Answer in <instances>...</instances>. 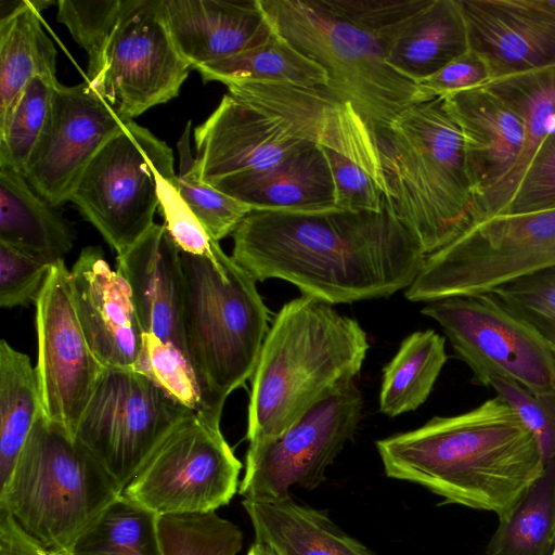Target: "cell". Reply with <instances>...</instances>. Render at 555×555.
<instances>
[{
  "mask_svg": "<svg viewBox=\"0 0 555 555\" xmlns=\"http://www.w3.org/2000/svg\"><path fill=\"white\" fill-rule=\"evenodd\" d=\"M172 173L168 144L129 120L93 158L69 201L119 256L155 224L159 180Z\"/></svg>",
  "mask_w": 555,
  "mask_h": 555,
  "instance_id": "9",
  "label": "cell"
},
{
  "mask_svg": "<svg viewBox=\"0 0 555 555\" xmlns=\"http://www.w3.org/2000/svg\"><path fill=\"white\" fill-rule=\"evenodd\" d=\"M421 312L441 326L475 384L502 377L535 395L555 389V351L490 293L427 302Z\"/></svg>",
  "mask_w": 555,
  "mask_h": 555,
  "instance_id": "12",
  "label": "cell"
},
{
  "mask_svg": "<svg viewBox=\"0 0 555 555\" xmlns=\"http://www.w3.org/2000/svg\"><path fill=\"white\" fill-rule=\"evenodd\" d=\"M241 470L220 424L192 412L163 437L122 493L158 516L214 512L237 492Z\"/></svg>",
  "mask_w": 555,
  "mask_h": 555,
  "instance_id": "10",
  "label": "cell"
},
{
  "mask_svg": "<svg viewBox=\"0 0 555 555\" xmlns=\"http://www.w3.org/2000/svg\"><path fill=\"white\" fill-rule=\"evenodd\" d=\"M191 120L178 142V188L181 196L201 221L207 233L217 242L233 234L253 208L203 181L201 167L191 152Z\"/></svg>",
  "mask_w": 555,
  "mask_h": 555,
  "instance_id": "36",
  "label": "cell"
},
{
  "mask_svg": "<svg viewBox=\"0 0 555 555\" xmlns=\"http://www.w3.org/2000/svg\"><path fill=\"white\" fill-rule=\"evenodd\" d=\"M555 208V128L542 142L500 215Z\"/></svg>",
  "mask_w": 555,
  "mask_h": 555,
  "instance_id": "45",
  "label": "cell"
},
{
  "mask_svg": "<svg viewBox=\"0 0 555 555\" xmlns=\"http://www.w3.org/2000/svg\"><path fill=\"white\" fill-rule=\"evenodd\" d=\"M232 236L231 258L256 282L280 279L332 306L406 289L426 258L387 198L378 212L253 210Z\"/></svg>",
  "mask_w": 555,
  "mask_h": 555,
  "instance_id": "1",
  "label": "cell"
},
{
  "mask_svg": "<svg viewBox=\"0 0 555 555\" xmlns=\"http://www.w3.org/2000/svg\"><path fill=\"white\" fill-rule=\"evenodd\" d=\"M469 50L492 79L555 66L553 0H459Z\"/></svg>",
  "mask_w": 555,
  "mask_h": 555,
  "instance_id": "19",
  "label": "cell"
},
{
  "mask_svg": "<svg viewBox=\"0 0 555 555\" xmlns=\"http://www.w3.org/2000/svg\"><path fill=\"white\" fill-rule=\"evenodd\" d=\"M492 79L486 62L468 50L438 72L416 82L413 104L486 85Z\"/></svg>",
  "mask_w": 555,
  "mask_h": 555,
  "instance_id": "47",
  "label": "cell"
},
{
  "mask_svg": "<svg viewBox=\"0 0 555 555\" xmlns=\"http://www.w3.org/2000/svg\"><path fill=\"white\" fill-rule=\"evenodd\" d=\"M486 387L492 388L534 436L544 465L555 461V389L535 395L502 377L490 378Z\"/></svg>",
  "mask_w": 555,
  "mask_h": 555,
  "instance_id": "42",
  "label": "cell"
},
{
  "mask_svg": "<svg viewBox=\"0 0 555 555\" xmlns=\"http://www.w3.org/2000/svg\"><path fill=\"white\" fill-rule=\"evenodd\" d=\"M180 257L184 354L198 385L201 415L220 424L227 398L255 371L269 310L256 281L219 243L212 256Z\"/></svg>",
  "mask_w": 555,
  "mask_h": 555,
  "instance_id": "5",
  "label": "cell"
},
{
  "mask_svg": "<svg viewBox=\"0 0 555 555\" xmlns=\"http://www.w3.org/2000/svg\"><path fill=\"white\" fill-rule=\"evenodd\" d=\"M133 369L164 390L171 399L202 414L195 375L183 352L152 334H143L140 356Z\"/></svg>",
  "mask_w": 555,
  "mask_h": 555,
  "instance_id": "39",
  "label": "cell"
},
{
  "mask_svg": "<svg viewBox=\"0 0 555 555\" xmlns=\"http://www.w3.org/2000/svg\"><path fill=\"white\" fill-rule=\"evenodd\" d=\"M442 99L463 137L475 209L515 166L524 142L522 119L485 85Z\"/></svg>",
  "mask_w": 555,
  "mask_h": 555,
  "instance_id": "21",
  "label": "cell"
},
{
  "mask_svg": "<svg viewBox=\"0 0 555 555\" xmlns=\"http://www.w3.org/2000/svg\"><path fill=\"white\" fill-rule=\"evenodd\" d=\"M260 4L274 30L324 68L328 87L352 103L374 133L413 104L416 82L389 65L380 40L321 0Z\"/></svg>",
  "mask_w": 555,
  "mask_h": 555,
  "instance_id": "7",
  "label": "cell"
},
{
  "mask_svg": "<svg viewBox=\"0 0 555 555\" xmlns=\"http://www.w3.org/2000/svg\"><path fill=\"white\" fill-rule=\"evenodd\" d=\"M324 151L334 181L335 207L349 211H380L386 195L376 181L352 160L333 151Z\"/></svg>",
  "mask_w": 555,
  "mask_h": 555,
  "instance_id": "46",
  "label": "cell"
},
{
  "mask_svg": "<svg viewBox=\"0 0 555 555\" xmlns=\"http://www.w3.org/2000/svg\"><path fill=\"white\" fill-rule=\"evenodd\" d=\"M57 21L88 55L87 81L100 74L104 54L124 11L125 0H59Z\"/></svg>",
  "mask_w": 555,
  "mask_h": 555,
  "instance_id": "38",
  "label": "cell"
},
{
  "mask_svg": "<svg viewBox=\"0 0 555 555\" xmlns=\"http://www.w3.org/2000/svg\"><path fill=\"white\" fill-rule=\"evenodd\" d=\"M163 555H237L243 533L216 511L158 516Z\"/></svg>",
  "mask_w": 555,
  "mask_h": 555,
  "instance_id": "37",
  "label": "cell"
},
{
  "mask_svg": "<svg viewBox=\"0 0 555 555\" xmlns=\"http://www.w3.org/2000/svg\"><path fill=\"white\" fill-rule=\"evenodd\" d=\"M158 208L164 225L182 253L212 256L217 243L205 230L180 194L177 175L163 177L158 183Z\"/></svg>",
  "mask_w": 555,
  "mask_h": 555,
  "instance_id": "43",
  "label": "cell"
},
{
  "mask_svg": "<svg viewBox=\"0 0 555 555\" xmlns=\"http://www.w3.org/2000/svg\"><path fill=\"white\" fill-rule=\"evenodd\" d=\"M203 181L271 169L312 145L250 104L223 95L217 108L194 129Z\"/></svg>",
  "mask_w": 555,
  "mask_h": 555,
  "instance_id": "18",
  "label": "cell"
},
{
  "mask_svg": "<svg viewBox=\"0 0 555 555\" xmlns=\"http://www.w3.org/2000/svg\"><path fill=\"white\" fill-rule=\"evenodd\" d=\"M227 87L228 93L275 118L296 137L356 163L389 197L375 133L352 103L335 90L275 82Z\"/></svg>",
  "mask_w": 555,
  "mask_h": 555,
  "instance_id": "16",
  "label": "cell"
},
{
  "mask_svg": "<svg viewBox=\"0 0 555 555\" xmlns=\"http://www.w3.org/2000/svg\"><path fill=\"white\" fill-rule=\"evenodd\" d=\"M553 2L555 3V0H553Z\"/></svg>",
  "mask_w": 555,
  "mask_h": 555,
  "instance_id": "51",
  "label": "cell"
},
{
  "mask_svg": "<svg viewBox=\"0 0 555 555\" xmlns=\"http://www.w3.org/2000/svg\"><path fill=\"white\" fill-rule=\"evenodd\" d=\"M253 210H313L335 207V189L322 146L312 144L278 166L210 182Z\"/></svg>",
  "mask_w": 555,
  "mask_h": 555,
  "instance_id": "24",
  "label": "cell"
},
{
  "mask_svg": "<svg viewBox=\"0 0 555 555\" xmlns=\"http://www.w3.org/2000/svg\"><path fill=\"white\" fill-rule=\"evenodd\" d=\"M274 29V28H273ZM203 81L275 82L299 87H326L324 68L304 55L275 30L262 44L234 56L195 68Z\"/></svg>",
  "mask_w": 555,
  "mask_h": 555,
  "instance_id": "32",
  "label": "cell"
},
{
  "mask_svg": "<svg viewBox=\"0 0 555 555\" xmlns=\"http://www.w3.org/2000/svg\"><path fill=\"white\" fill-rule=\"evenodd\" d=\"M59 85L42 77L34 78L0 120V167L25 177L49 124Z\"/></svg>",
  "mask_w": 555,
  "mask_h": 555,
  "instance_id": "35",
  "label": "cell"
},
{
  "mask_svg": "<svg viewBox=\"0 0 555 555\" xmlns=\"http://www.w3.org/2000/svg\"><path fill=\"white\" fill-rule=\"evenodd\" d=\"M191 66L177 51L160 0H125L91 88L124 120L176 98Z\"/></svg>",
  "mask_w": 555,
  "mask_h": 555,
  "instance_id": "14",
  "label": "cell"
},
{
  "mask_svg": "<svg viewBox=\"0 0 555 555\" xmlns=\"http://www.w3.org/2000/svg\"><path fill=\"white\" fill-rule=\"evenodd\" d=\"M52 266L0 243V306L15 308L38 300Z\"/></svg>",
  "mask_w": 555,
  "mask_h": 555,
  "instance_id": "44",
  "label": "cell"
},
{
  "mask_svg": "<svg viewBox=\"0 0 555 555\" xmlns=\"http://www.w3.org/2000/svg\"><path fill=\"white\" fill-rule=\"evenodd\" d=\"M387 477L505 518L542 475L539 443L499 396L376 441Z\"/></svg>",
  "mask_w": 555,
  "mask_h": 555,
  "instance_id": "2",
  "label": "cell"
},
{
  "mask_svg": "<svg viewBox=\"0 0 555 555\" xmlns=\"http://www.w3.org/2000/svg\"><path fill=\"white\" fill-rule=\"evenodd\" d=\"M468 50L459 0H429L385 47L389 65L414 82Z\"/></svg>",
  "mask_w": 555,
  "mask_h": 555,
  "instance_id": "28",
  "label": "cell"
},
{
  "mask_svg": "<svg viewBox=\"0 0 555 555\" xmlns=\"http://www.w3.org/2000/svg\"><path fill=\"white\" fill-rule=\"evenodd\" d=\"M0 243L51 266L73 248L74 233L26 178L0 167Z\"/></svg>",
  "mask_w": 555,
  "mask_h": 555,
  "instance_id": "27",
  "label": "cell"
},
{
  "mask_svg": "<svg viewBox=\"0 0 555 555\" xmlns=\"http://www.w3.org/2000/svg\"><path fill=\"white\" fill-rule=\"evenodd\" d=\"M362 409V393L351 380L313 404L278 438L248 446L238 493L244 500L268 501L291 496L294 487H319L354 436Z\"/></svg>",
  "mask_w": 555,
  "mask_h": 555,
  "instance_id": "13",
  "label": "cell"
},
{
  "mask_svg": "<svg viewBox=\"0 0 555 555\" xmlns=\"http://www.w3.org/2000/svg\"><path fill=\"white\" fill-rule=\"evenodd\" d=\"M180 256L181 251L165 225L155 223L135 244L117 256V271L131 289L143 333L176 346L184 354Z\"/></svg>",
  "mask_w": 555,
  "mask_h": 555,
  "instance_id": "23",
  "label": "cell"
},
{
  "mask_svg": "<svg viewBox=\"0 0 555 555\" xmlns=\"http://www.w3.org/2000/svg\"><path fill=\"white\" fill-rule=\"evenodd\" d=\"M38 363L44 415L73 437L106 369L91 350L73 301L70 270L52 266L36 301Z\"/></svg>",
  "mask_w": 555,
  "mask_h": 555,
  "instance_id": "15",
  "label": "cell"
},
{
  "mask_svg": "<svg viewBox=\"0 0 555 555\" xmlns=\"http://www.w3.org/2000/svg\"><path fill=\"white\" fill-rule=\"evenodd\" d=\"M67 555H163L158 515L121 493L81 531Z\"/></svg>",
  "mask_w": 555,
  "mask_h": 555,
  "instance_id": "33",
  "label": "cell"
},
{
  "mask_svg": "<svg viewBox=\"0 0 555 555\" xmlns=\"http://www.w3.org/2000/svg\"><path fill=\"white\" fill-rule=\"evenodd\" d=\"M555 268V208L480 220L426 256L405 298L431 302L492 293Z\"/></svg>",
  "mask_w": 555,
  "mask_h": 555,
  "instance_id": "8",
  "label": "cell"
},
{
  "mask_svg": "<svg viewBox=\"0 0 555 555\" xmlns=\"http://www.w3.org/2000/svg\"><path fill=\"white\" fill-rule=\"evenodd\" d=\"M485 86L519 114L524 125V142L508 176L476 205L473 224L503 211L535 152L555 128V66L494 78Z\"/></svg>",
  "mask_w": 555,
  "mask_h": 555,
  "instance_id": "26",
  "label": "cell"
},
{
  "mask_svg": "<svg viewBox=\"0 0 555 555\" xmlns=\"http://www.w3.org/2000/svg\"><path fill=\"white\" fill-rule=\"evenodd\" d=\"M255 540L279 555H377L344 532L327 512L304 505L292 496L242 502Z\"/></svg>",
  "mask_w": 555,
  "mask_h": 555,
  "instance_id": "25",
  "label": "cell"
},
{
  "mask_svg": "<svg viewBox=\"0 0 555 555\" xmlns=\"http://www.w3.org/2000/svg\"><path fill=\"white\" fill-rule=\"evenodd\" d=\"M447 360L446 339L436 331L409 335L383 370L380 412L395 417L416 410L429 397Z\"/></svg>",
  "mask_w": 555,
  "mask_h": 555,
  "instance_id": "31",
  "label": "cell"
},
{
  "mask_svg": "<svg viewBox=\"0 0 555 555\" xmlns=\"http://www.w3.org/2000/svg\"><path fill=\"white\" fill-rule=\"evenodd\" d=\"M555 550V461L544 465L511 513L499 520L485 555H552Z\"/></svg>",
  "mask_w": 555,
  "mask_h": 555,
  "instance_id": "34",
  "label": "cell"
},
{
  "mask_svg": "<svg viewBox=\"0 0 555 555\" xmlns=\"http://www.w3.org/2000/svg\"><path fill=\"white\" fill-rule=\"evenodd\" d=\"M429 0H321L332 13L361 27L380 40L388 41Z\"/></svg>",
  "mask_w": 555,
  "mask_h": 555,
  "instance_id": "41",
  "label": "cell"
},
{
  "mask_svg": "<svg viewBox=\"0 0 555 555\" xmlns=\"http://www.w3.org/2000/svg\"><path fill=\"white\" fill-rule=\"evenodd\" d=\"M192 412L134 369L108 367L74 438L124 491L163 437Z\"/></svg>",
  "mask_w": 555,
  "mask_h": 555,
  "instance_id": "11",
  "label": "cell"
},
{
  "mask_svg": "<svg viewBox=\"0 0 555 555\" xmlns=\"http://www.w3.org/2000/svg\"><path fill=\"white\" fill-rule=\"evenodd\" d=\"M127 121L87 80L72 87L60 83L25 175L27 182L53 207L68 202L93 158Z\"/></svg>",
  "mask_w": 555,
  "mask_h": 555,
  "instance_id": "17",
  "label": "cell"
},
{
  "mask_svg": "<svg viewBox=\"0 0 555 555\" xmlns=\"http://www.w3.org/2000/svg\"><path fill=\"white\" fill-rule=\"evenodd\" d=\"M73 301L88 344L106 367L133 369L143 331L131 289L100 247L88 246L70 270Z\"/></svg>",
  "mask_w": 555,
  "mask_h": 555,
  "instance_id": "20",
  "label": "cell"
},
{
  "mask_svg": "<svg viewBox=\"0 0 555 555\" xmlns=\"http://www.w3.org/2000/svg\"><path fill=\"white\" fill-rule=\"evenodd\" d=\"M247 555H279L269 544L257 541L250 545Z\"/></svg>",
  "mask_w": 555,
  "mask_h": 555,
  "instance_id": "49",
  "label": "cell"
},
{
  "mask_svg": "<svg viewBox=\"0 0 555 555\" xmlns=\"http://www.w3.org/2000/svg\"><path fill=\"white\" fill-rule=\"evenodd\" d=\"M0 555H61L27 534L0 505Z\"/></svg>",
  "mask_w": 555,
  "mask_h": 555,
  "instance_id": "48",
  "label": "cell"
},
{
  "mask_svg": "<svg viewBox=\"0 0 555 555\" xmlns=\"http://www.w3.org/2000/svg\"><path fill=\"white\" fill-rule=\"evenodd\" d=\"M121 493L95 459L42 411L0 488V505L31 538L67 555L81 531Z\"/></svg>",
  "mask_w": 555,
  "mask_h": 555,
  "instance_id": "6",
  "label": "cell"
},
{
  "mask_svg": "<svg viewBox=\"0 0 555 555\" xmlns=\"http://www.w3.org/2000/svg\"><path fill=\"white\" fill-rule=\"evenodd\" d=\"M51 1H20L0 18V120L36 77L56 79V49L40 11Z\"/></svg>",
  "mask_w": 555,
  "mask_h": 555,
  "instance_id": "29",
  "label": "cell"
},
{
  "mask_svg": "<svg viewBox=\"0 0 555 555\" xmlns=\"http://www.w3.org/2000/svg\"><path fill=\"white\" fill-rule=\"evenodd\" d=\"M171 40L195 69L262 44L274 31L260 0H160Z\"/></svg>",
  "mask_w": 555,
  "mask_h": 555,
  "instance_id": "22",
  "label": "cell"
},
{
  "mask_svg": "<svg viewBox=\"0 0 555 555\" xmlns=\"http://www.w3.org/2000/svg\"><path fill=\"white\" fill-rule=\"evenodd\" d=\"M490 294L555 351V268L505 284Z\"/></svg>",
  "mask_w": 555,
  "mask_h": 555,
  "instance_id": "40",
  "label": "cell"
},
{
  "mask_svg": "<svg viewBox=\"0 0 555 555\" xmlns=\"http://www.w3.org/2000/svg\"><path fill=\"white\" fill-rule=\"evenodd\" d=\"M370 344L359 322L301 295L269 327L251 375L249 447L281 436L308 409L354 380Z\"/></svg>",
  "mask_w": 555,
  "mask_h": 555,
  "instance_id": "3",
  "label": "cell"
},
{
  "mask_svg": "<svg viewBox=\"0 0 555 555\" xmlns=\"http://www.w3.org/2000/svg\"><path fill=\"white\" fill-rule=\"evenodd\" d=\"M552 555H555V550H554V552H553V554H552Z\"/></svg>",
  "mask_w": 555,
  "mask_h": 555,
  "instance_id": "50",
  "label": "cell"
},
{
  "mask_svg": "<svg viewBox=\"0 0 555 555\" xmlns=\"http://www.w3.org/2000/svg\"><path fill=\"white\" fill-rule=\"evenodd\" d=\"M43 411L37 369L29 357L0 343V488L9 480Z\"/></svg>",
  "mask_w": 555,
  "mask_h": 555,
  "instance_id": "30",
  "label": "cell"
},
{
  "mask_svg": "<svg viewBox=\"0 0 555 555\" xmlns=\"http://www.w3.org/2000/svg\"><path fill=\"white\" fill-rule=\"evenodd\" d=\"M375 139L387 199L426 256L473 224L463 137L442 98L411 104Z\"/></svg>",
  "mask_w": 555,
  "mask_h": 555,
  "instance_id": "4",
  "label": "cell"
}]
</instances>
